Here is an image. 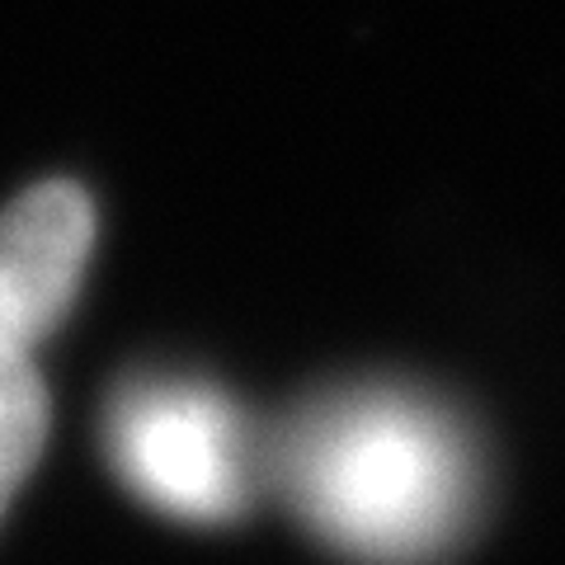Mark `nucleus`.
Returning a JSON list of instances; mask_svg holds the SVG:
<instances>
[{
	"label": "nucleus",
	"instance_id": "1",
	"mask_svg": "<svg viewBox=\"0 0 565 565\" xmlns=\"http://www.w3.org/2000/svg\"><path fill=\"white\" fill-rule=\"evenodd\" d=\"M269 490L359 565H434L471 533L481 457L448 405L411 386H340L264 438Z\"/></svg>",
	"mask_w": 565,
	"mask_h": 565
},
{
	"label": "nucleus",
	"instance_id": "2",
	"mask_svg": "<svg viewBox=\"0 0 565 565\" xmlns=\"http://www.w3.org/2000/svg\"><path fill=\"white\" fill-rule=\"evenodd\" d=\"M104 452L122 486L156 514L222 527L269 490L264 434L203 377L141 373L109 396Z\"/></svg>",
	"mask_w": 565,
	"mask_h": 565
},
{
	"label": "nucleus",
	"instance_id": "3",
	"mask_svg": "<svg viewBox=\"0 0 565 565\" xmlns=\"http://www.w3.org/2000/svg\"><path fill=\"white\" fill-rule=\"evenodd\" d=\"M95 250V203L52 180L0 212V359H29L76 302Z\"/></svg>",
	"mask_w": 565,
	"mask_h": 565
},
{
	"label": "nucleus",
	"instance_id": "4",
	"mask_svg": "<svg viewBox=\"0 0 565 565\" xmlns=\"http://www.w3.org/2000/svg\"><path fill=\"white\" fill-rule=\"evenodd\" d=\"M47 438V392L29 359H0V514L24 486Z\"/></svg>",
	"mask_w": 565,
	"mask_h": 565
}]
</instances>
